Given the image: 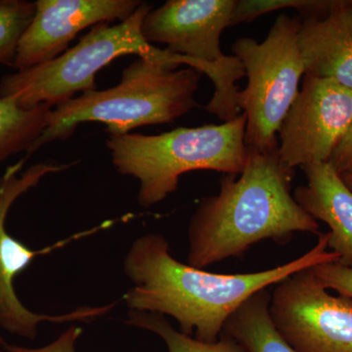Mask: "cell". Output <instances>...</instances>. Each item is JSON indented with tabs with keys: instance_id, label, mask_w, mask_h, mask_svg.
<instances>
[{
	"instance_id": "6",
	"label": "cell",
	"mask_w": 352,
	"mask_h": 352,
	"mask_svg": "<svg viewBox=\"0 0 352 352\" xmlns=\"http://www.w3.org/2000/svg\"><path fill=\"white\" fill-rule=\"evenodd\" d=\"M237 0H168L150 11L142 24L148 43H161L166 50L189 58L192 68L214 85L205 110L221 122L240 115L237 82L245 76L237 57L226 55L220 46L222 32L231 27Z\"/></svg>"
},
{
	"instance_id": "4",
	"label": "cell",
	"mask_w": 352,
	"mask_h": 352,
	"mask_svg": "<svg viewBox=\"0 0 352 352\" xmlns=\"http://www.w3.org/2000/svg\"><path fill=\"white\" fill-rule=\"evenodd\" d=\"M247 117L198 127H178L157 135H109L116 170L139 182V205L149 208L178 188L180 177L194 170L239 175L248 157Z\"/></svg>"
},
{
	"instance_id": "14",
	"label": "cell",
	"mask_w": 352,
	"mask_h": 352,
	"mask_svg": "<svg viewBox=\"0 0 352 352\" xmlns=\"http://www.w3.org/2000/svg\"><path fill=\"white\" fill-rule=\"evenodd\" d=\"M270 302L268 289L256 292L229 317L222 333L249 352H298L275 327L271 319Z\"/></svg>"
},
{
	"instance_id": "7",
	"label": "cell",
	"mask_w": 352,
	"mask_h": 352,
	"mask_svg": "<svg viewBox=\"0 0 352 352\" xmlns=\"http://www.w3.org/2000/svg\"><path fill=\"white\" fill-rule=\"evenodd\" d=\"M300 17L280 14L261 43L237 39L234 56L244 66L248 85L238 104L247 117L245 143L249 149L270 152L278 148L280 126L300 92L305 75L298 34Z\"/></svg>"
},
{
	"instance_id": "11",
	"label": "cell",
	"mask_w": 352,
	"mask_h": 352,
	"mask_svg": "<svg viewBox=\"0 0 352 352\" xmlns=\"http://www.w3.org/2000/svg\"><path fill=\"white\" fill-rule=\"evenodd\" d=\"M141 4L139 0H38L13 68L24 71L50 62L68 50L83 30L116 20L122 22Z\"/></svg>"
},
{
	"instance_id": "5",
	"label": "cell",
	"mask_w": 352,
	"mask_h": 352,
	"mask_svg": "<svg viewBox=\"0 0 352 352\" xmlns=\"http://www.w3.org/2000/svg\"><path fill=\"white\" fill-rule=\"evenodd\" d=\"M153 6L142 2L131 17L117 25H94L74 47L46 63L3 76L0 97L30 110L41 105L55 108L78 92L96 90L97 74L126 55L163 62L166 50L148 43L142 24Z\"/></svg>"
},
{
	"instance_id": "1",
	"label": "cell",
	"mask_w": 352,
	"mask_h": 352,
	"mask_svg": "<svg viewBox=\"0 0 352 352\" xmlns=\"http://www.w3.org/2000/svg\"><path fill=\"white\" fill-rule=\"evenodd\" d=\"M328 241V233H319L310 251L271 270L219 274L177 261L164 236L146 234L133 241L124 256V272L133 287L122 298L129 310L173 317L180 332L214 342L229 317L256 292L298 271L338 263L339 256L327 251Z\"/></svg>"
},
{
	"instance_id": "18",
	"label": "cell",
	"mask_w": 352,
	"mask_h": 352,
	"mask_svg": "<svg viewBox=\"0 0 352 352\" xmlns=\"http://www.w3.org/2000/svg\"><path fill=\"white\" fill-rule=\"evenodd\" d=\"M344 1H320V0H240L234 9L231 27L250 23L264 14L280 9L293 8L305 18H320L321 14L328 15Z\"/></svg>"
},
{
	"instance_id": "17",
	"label": "cell",
	"mask_w": 352,
	"mask_h": 352,
	"mask_svg": "<svg viewBox=\"0 0 352 352\" xmlns=\"http://www.w3.org/2000/svg\"><path fill=\"white\" fill-rule=\"evenodd\" d=\"M36 14V1L0 0V64L13 67L21 38Z\"/></svg>"
},
{
	"instance_id": "22",
	"label": "cell",
	"mask_w": 352,
	"mask_h": 352,
	"mask_svg": "<svg viewBox=\"0 0 352 352\" xmlns=\"http://www.w3.org/2000/svg\"><path fill=\"white\" fill-rule=\"evenodd\" d=\"M342 177L347 186L352 190V173H344V175H342Z\"/></svg>"
},
{
	"instance_id": "12",
	"label": "cell",
	"mask_w": 352,
	"mask_h": 352,
	"mask_svg": "<svg viewBox=\"0 0 352 352\" xmlns=\"http://www.w3.org/2000/svg\"><path fill=\"white\" fill-rule=\"evenodd\" d=\"M302 168L307 184L295 190L294 198L314 219L327 224L329 249L339 256L338 263L352 268V190L329 162Z\"/></svg>"
},
{
	"instance_id": "19",
	"label": "cell",
	"mask_w": 352,
	"mask_h": 352,
	"mask_svg": "<svg viewBox=\"0 0 352 352\" xmlns=\"http://www.w3.org/2000/svg\"><path fill=\"white\" fill-rule=\"evenodd\" d=\"M326 289L352 298V268L338 263H322L311 268Z\"/></svg>"
},
{
	"instance_id": "21",
	"label": "cell",
	"mask_w": 352,
	"mask_h": 352,
	"mask_svg": "<svg viewBox=\"0 0 352 352\" xmlns=\"http://www.w3.org/2000/svg\"><path fill=\"white\" fill-rule=\"evenodd\" d=\"M340 175L352 173V122L329 160Z\"/></svg>"
},
{
	"instance_id": "15",
	"label": "cell",
	"mask_w": 352,
	"mask_h": 352,
	"mask_svg": "<svg viewBox=\"0 0 352 352\" xmlns=\"http://www.w3.org/2000/svg\"><path fill=\"white\" fill-rule=\"evenodd\" d=\"M52 107L41 105L25 110L0 97V164L18 153L29 151L47 127Z\"/></svg>"
},
{
	"instance_id": "3",
	"label": "cell",
	"mask_w": 352,
	"mask_h": 352,
	"mask_svg": "<svg viewBox=\"0 0 352 352\" xmlns=\"http://www.w3.org/2000/svg\"><path fill=\"white\" fill-rule=\"evenodd\" d=\"M201 76L190 67L138 57L124 69L116 87L85 92L53 108L47 127L25 159L52 141L71 138L83 122L105 124L109 135H124L139 126L170 124L196 107Z\"/></svg>"
},
{
	"instance_id": "23",
	"label": "cell",
	"mask_w": 352,
	"mask_h": 352,
	"mask_svg": "<svg viewBox=\"0 0 352 352\" xmlns=\"http://www.w3.org/2000/svg\"><path fill=\"white\" fill-rule=\"evenodd\" d=\"M4 344H6V342H4L3 338L0 335V352L3 351Z\"/></svg>"
},
{
	"instance_id": "8",
	"label": "cell",
	"mask_w": 352,
	"mask_h": 352,
	"mask_svg": "<svg viewBox=\"0 0 352 352\" xmlns=\"http://www.w3.org/2000/svg\"><path fill=\"white\" fill-rule=\"evenodd\" d=\"M25 157L14 166H9L0 180V328L12 335L25 339H36L39 324L68 323V322H90L106 315L115 307L116 303L103 307H82L63 314H36L25 307L15 291L16 277L29 267L34 258L45 256L54 250L64 247L72 241L89 235L92 231L78 233L69 239L34 251L20 240L16 239L6 229L9 210L19 197L34 188L51 173L67 170L71 164L39 163L34 164L19 175Z\"/></svg>"
},
{
	"instance_id": "24",
	"label": "cell",
	"mask_w": 352,
	"mask_h": 352,
	"mask_svg": "<svg viewBox=\"0 0 352 352\" xmlns=\"http://www.w3.org/2000/svg\"><path fill=\"white\" fill-rule=\"evenodd\" d=\"M0 180H1V177H0Z\"/></svg>"
},
{
	"instance_id": "2",
	"label": "cell",
	"mask_w": 352,
	"mask_h": 352,
	"mask_svg": "<svg viewBox=\"0 0 352 352\" xmlns=\"http://www.w3.org/2000/svg\"><path fill=\"white\" fill-rule=\"evenodd\" d=\"M294 175L280 162L278 148H248L239 177L224 175L219 194L203 199L190 220L189 265L205 270L264 240L285 245L296 232L318 235V221L292 194Z\"/></svg>"
},
{
	"instance_id": "9",
	"label": "cell",
	"mask_w": 352,
	"mask_h": 352,
	"mask_svg": "<svg viewBox=\"0 0 352 352\" xmlns=\"http://www.w3.org/2000/svg\"><path fill=\"white\" fill-rule=\"evenodd\" d=\"M311 268L275 285L271 319L298 352H352V298L330 295Z\"/></svg>"
},
{
	"instance_id": "10",
	"label": "cell",
	"mask_w": 352,
	"mask_h": 352,
	"mask_svg": "<svg viewBox=\"0 0 352 352\" xmlns=\"http://www.w3.org/2000/svg\"><path fill=\"white\" fill-rule=\"evenodd\" d=\"M302 88L278 132L285 168L327 163L352 122V89L305 75Z\"/></svg>"
},
{
	"instance_id": "20",
	"label": "cell",
	"mask_w": 352,
	"mask_h": 352,
	"mask_svg": "<svg viewBox=\"0 0 352 352\" xmlns=\"http://www.w3.org/2000/svg\"><path fill=\"white\" fill-rule=\"evenodd\" d=\"M82 333V328L76 325L64 331L56 340L41 347H25L15 344H4L3 349L6 352H76V344Z\"/></svg>"
},
{
	"instance_id": "16",
	"label": "cell",
	"mask_w": 352,
	"mask_h": 352,
	"mask_svg": "<svg viewBox=\"0 0 352 352\" xmlns=\"http://www.w3.org/2000/svg\"><path fill=\"white\" fill-rule=\"evenodd\" d=\"M126 324L157 335L166 344L168 352H249L232 338L221 333L214 342H201L171 326L161 314L129 310Z\"/></svg>"
},
{
	"instance_id": "13",
	"label": "cell",
	"mask_w": 352,
	"mask_h": 352,
	"mask_svg": "<svg viewBox=\"0 0 352 352\" xmlns=\"http://www.w3.org/2000/svg\"><path fill=\"white\" fill-rule=\"evenodd\" d=\"M298 44L305 75L352 89V2L344 1L327 16L302 19Z\"/></svg>"
}]
</instances>
